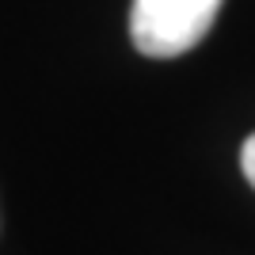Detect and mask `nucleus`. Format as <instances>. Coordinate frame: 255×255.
I'll use <instances>...</instances> for the list:
<instances>
[{
	"label": "nucleus",
	"mask_w": 255,
	"mask_h": 255,
	"mask_svg": "<svg viewBox=\"0 0 255 255\" xmlns=\"http://www.w3.org/2000/svg\"><path fill=\"white\" fill-rule=\"evenodd\" d=\"M225 0H133L129 38L145 57H179L210 34Z\"/></svg>",
	"instance_id": "f257e3e1"
},
{
	"label": "nucleus",
	"mask_w": 255,
	"mask_h": 255,
	"mask_svg": "<svg viewBox=\"0 0 255 255\" xmlns=\"http://www.w3.org/2000/svg\"><path fill=\"white\" fill-rule=\"evenodd\" d=\"M240 168H244V179L255 187V133L244 141V149H240Z\"/></svg>",
	"instance_id": "f03ea898"
}]
</instances>
